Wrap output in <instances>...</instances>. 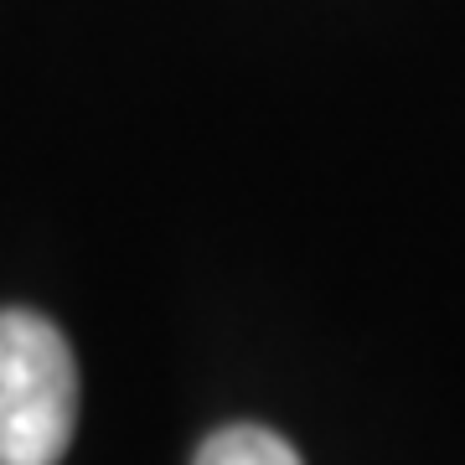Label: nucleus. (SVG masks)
I'll return each instance as SVG.
<instances>
[{
	"label": "nucleus",
	"mask_w": 465,
	"mask_h": 465,
	"mask_svg": "<svg viewBox=\"0 0 465 465\" xmlns=\"http://www.w3.org/2000/svg\"><path fill=\"white\" fill-rule=\"evenodd\" d=\"M78 430V362L36 311H0V465H57Z\"/></svg>",
	"instance_id": "nucleus-1"
},
{
	"label": "nucleus",
	"mask_w": 465,
	"mask_h": 465,
	"mask_svg": "<svg viewBox=\"0 0 465 465\" xmlns=\"http://www.w3.org/2000/svg\"><path fill=\"white\" fill-rule=\"evenodd\" d=\"M192 465H300V455L264 424H228L202 440Z\"/></svg>",
	"instance_id": "nucleus-2"
}]
</instances>
